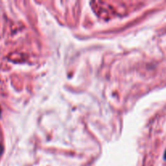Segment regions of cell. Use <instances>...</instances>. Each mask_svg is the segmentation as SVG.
Instances as JSON below:
<instances>
[{
    "instance_id": "3",
    "label": "cell",
    "mask_w": 166,
    "mask_h": 166,
    "mask_svg": "<svg viewBox=\"0 0 166 166\" xmlns=\"http://www.w3.org/2000/svg\"><path fill=\"white\" fill-rule=\"evenodd\" d=\"M0 114H1V109H0Z\"/></svg>"
},
{
    "instance_id": "1",
    "label": "cell",
    "mask_w": 166,
    "mask_h": 166,
    "mask_svg": "<svg viewBox=\"0 0 166 166\" xmlns=\"http://www.w3.org/2000/svg\"><path fill=\"white\" fill-rule=\"evenodd\" d=\"M2 153V146L0 145V156H1V154Z\"/></svg>"
},
{
    "instance_id": "2",
    "label": "cell",
    "mask_w": 166,
    "mask_h": 166,
    "mask_svg": "<svg viewBox=\"0 0 166 166\" xmlns=\"http://www.w3.org/2000/svg\"><path fill=\"white\" fill-rule=\"evenodd\" d=\"M164 159L166 160V151H165V153H164Z\"/></svg>"
}]
</instances>
